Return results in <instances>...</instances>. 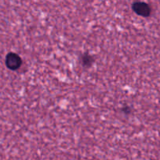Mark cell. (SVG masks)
Masks as SVG:
<instances>
[{
  "mask_svg": "<svg viewBox=\"0 0 160 160\" xmlns=\"http://www.w3.org/2000/svg\"><path fill=\"white\" fill-rule=\"evenodd\" d=\"M22 64L21 58L17 54L13 52H10L6 56V65L9 69L13 70H17L20 68Z\"/></svg>",
  "mask_w": 160,
  "mask_h": 160,
  "instance_id": "obj_1",
  "label": "cell"
},
{
  "mask_svg": "<svg viewBox=\"0 0 160 160\" xmlns=\"http://www.w3.org/2000/svg\"><path fill=\"white\" fill-rule=\"evenodd\" d=\"M133 9L136 14L144 17L150 16L151 12H152L150 6L143 2H136L133 3Z\"/></svg>",
  "mask_w": 160,
  "mask_h": 160,
  "instance_id": "obj_2",
  "label": "cell"
},
{
  "mask_svg": "<svg viewBox=\"0 0 160 160\" xmlns=\"http://www.w3.org/2000/svg\"><path fill=\"white\" fill-rule=\"evenodd\" d=\"M83 63L84 66H86V67H89L92 64L93 62V58L91 57L89 55H85V56H83Z\"/></svg>",
  "mask_w": 160,
  "mask_h": 160,
  "instance_id": "obj_3",
  "label": "cell"
}]
</instances>
